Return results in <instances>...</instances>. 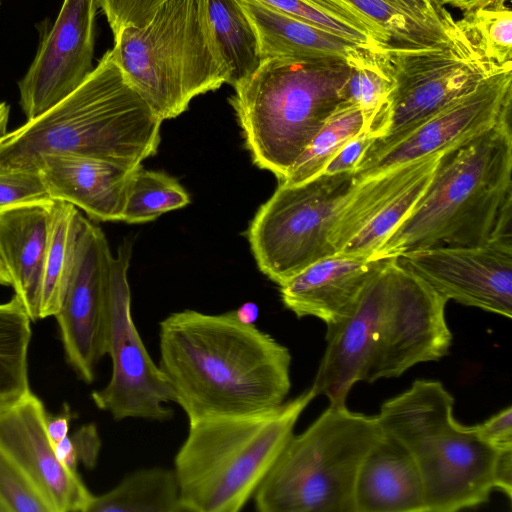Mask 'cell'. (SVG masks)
<instances>
[{
    "mask_svg": "<svg viewBox=\"0 0 512 512\" xmlns=\"http://www.w3.org/2000/svg\"><path fill=\"white\" fill-rule=\"evenodd\" d=\"M159 369L188 421L278 407L291 388V353L235 310L186 309L159 323Z\"/></svg>",
    "mask_w": 512,
    "mask_h": 512,
    "instance_id": "6da1fadb",
    "label": "cell"
},
{
    "mask_svg": "<svg viewBox=\"0 0 512 512\" xmlns=\"http://www.w3.org/2000/svg\"><path fill=\"white\" fill-rule=\"evenodd\" d=\"M510 116L442 151L425 193L372 258L512 236Z\"/></svg>",
    "mask_w": 512,
    "mask_h": 512,
    "instance_id": "7a4b0ae2",
    "label": "cell"
},
{
    "mask_svg": "<svg viewBox=\"0 0 512 512\" xmlns=\"http://www.w3.org/2000/svg\"><path fill=\"white\" fill-rule=\"evenodd\" d=\"M162 122L108 50L75 91L0 138V173L37 172L38 160L48 154L135 169L157 153Z\"/></svg>",
    "mask_w": 512,
    "mask_h": 512,
    "instance_id": "3957f363",
    "label": "cell"
},
{
    "mask_svg": "<svg viewBox=\"0 0 512 512\" xmlns=\"http://www.w3.org/2000/svg\"><path fill=\"white\" fill-rule=\"evenodd\" d=\"M315 397L308 389L269 410L189 422L173 468L185 512L242 510Z\"/></svg>",
    "mask_w": 512,
    "mask_h": 512,
    "instance_id": "277c9868",
    "label": "cell"
},
{
    "mask_svg": "<svg viewBox=\"0 0 512 512\" xmlns=\"http://www.w3.org/2000/svg\"><path fill=\"white\" fill-rule=\"evenodd\" d=\"M344 60L261 59L229 98L256 166L283 180L343 101Z\"/></svg>",
    "mask_w": 512,
    "mask_h": 512,
    "instance_id": "5b68a950",
    "label": "cell"
},
{
    "mask_svg": "<svg viewBox=\"0 0 512 512\" xmlns=\"http://www.w3.org/2000/svg\"><path fill=\"white\" fill-rule=\"evenodd\" d=\"M454 397L440 381L415 380L376 415L382 432L399 440L418 466L426 512H454L488 501L498 453L474 426L458 422Z\"/></svg>",
    "mask_w": 512,
    "mask_h": 512,
    "instance_id": "8992f818",
    "label": "cell"
},
{
    "mask_svg": "<svg viewBox=\"0 0 512 512\" xmlns=\"http://www.w3.org/2000/svg\"><path fill=\"white\" fill-rule=\"evenodd\" d=\"M111 50L128 83L163 121L229 84L206 0L165 1L147 24L123 28Z\"/></svg>",
    "mask_w": 512,
    "mask_h": 512,
    "instance_id": "52a82bcc",
    "label": "cell"
},
{
    "mask_svg": "<svg viewBox=\"0 0 512 512\" xmlns=\"http://www.w3.org/2000/svg\"><path fill=\"white\" fill-rule=\"evenodd\" d=\"M382 436L376 416L329 405L290 437L253 496L259 512H355L360 464Z\"/></svg>",
    "mask_w": 512,
    "mask_h": 512,
    "instance_id": "ba28073f",
    "label": "cell"
},
{
    "mask_svg": "<svg viewBox=\"0 0 512 512\" xmlns=\"http://www.w3.org/2000/svg\"><path fill=\"white\" fill-rule=\"evenodd\" d=\"M358 184L354 171L322 173L298 185L279 183L247 229L259 270L281 285L336 254L330 235Z\"/></svg>",
    "mask_w": 512,
    "mask_h": 512,
    "instance_id": "9c48e42d",
    "label": "cell"
},
{
    "mask_svg": "<svg viewBox=\"0 0 512 512\" xmlns=\"http://www.w3.org/2000/svg\"><path fill=\"white\" fill-rule=\"evenodd\" d=\"M388 54L394 87L365 129L375 139L359 162L396 142L486 78L512 71L479 57L456 25L451 39L445 43L422 47L390 45Z\"/></svg>",
    "mask_w": 512,
    "mask_h": 512,
    "instance_id": "30bf717a",
    "label": "cell"
},
{
    "mask_svg": "<svg viewBox=\"0 0 512 512\" xmlns=\"http://www.w3.org/2000/svg\"><path fill=\"white\" fill-rule=\"evenodd\" d=\"M131 244H122L110 265L107 299V355L112 362L109 382L91 398L114 420L129 418L163 422L173 417L167 407L170 389L148 353L133 321L128 268Z\"/></svg>",
    "mask_w": 512,
    "mask_h": 512,
    "instance_id": "8fae6325",
    "label": "cell"
},
{
    "mask_svg": "<svg viewBox=\"0 0 512 512\" xmlns=\"http://www.w3.org/2000/svg\"><path fill=\"white\" fill-rule=\"evenodd\" d=\"M447 301L395 258L391 296L364 381L398 377L419 363L445 357L452 343Z\"/></svg>",
    "mask_w": 512,
    "mask_h": 512,
    "instance_id": "7c38bea8",
    "label": "cell"
},
{
    "mask_svg": "<svg viewBox=\"0 0 512 512\" xmlns=\"http://www.w3.org/2000/svg\"><path fill=\"white\" fill-rule=\"evenodd\" d=\"M98 0H64L53 24L37 25L39 46L18 82L20 106L32 120L75 91L94 69Z\"/></svg>",
    "mask_w": 512,
    "mask_h": 512,
    "instance_id": "4fadbf2b",
    "label": "cell"
},
{
    "mask_svg": "<svg viewBox=\"0 0 512 512\" xmlns=\"http://www.w3.org/2000/svg\"><path fill=\"white\" fill-rule=\"evenodd\" d=\"M113 254L104 232L84 217L76 261L55 315L66 360L90 384L107 355V299Z\"/></svg>",
    "mask_w": 512,
    "mask_h": 512,
    "instance_id": "5bb4252c",
    "label": "cell"
},
{
    "mask_svg": "<svg viewBox=\"0 0 512 512\" xmlns=\"http://www.w3.org/2000/svg\"><path fill=\"white\" fill-rule=\"evenodd\" d=\"M395 258L447 300L512 317V236L481 246H436Z\"/></svg>",
    "mask_w": 512,
    "mask_h": 512,
    "instance_id": "9a60e30c",
    "label": "cell"
},
{
    "mask_svg": "<svg viewBox=\"0 0 512 512\" xmlns=\"http://www.w3.org/2000/svg\"><path fill=\"white\" fill-rule=\"evenodd\" d=\"M511 100L512 71L486 78L396 142L359 162L354 170L356 179L361 182L484 132L511 112Z\"/></svg>",
    "mask_w": 512,
    "mask_h": 512,
    "instance_id": "2e32d148",
    "label": "cell"
},
{
    "mask_svg": "<svg viewBox=\"0 0 512 512\" xmlns=\"http://www.w3.org/2000/svg\"><path fill=\"white\" fill-rule=\"evenodd\" d=\"M47 417L31 388L0 396V450L25 474L51 512H87L94 495L78 472L58 459Z\"/></svg>",
    "mask_w": 512,
    "mask_h": 512,
    "instance_id": "e0dca14e",
    "label": "cell"
},
{
    "mask_svg": "<svg viewBox=\"0 0 512 512\" xmlns=\"http://www.w3.org/2000/svg\"><path fill=\"white\" fill-rule=\"evenodd\" d=\"M394 260L386 259L346 316L326 325V348L310 389L331 406L345 405L351 388L364 381L391 296Z\"/></svg>",
    "mask_w": 512,
    "mask_h": 512,
    "instance_id": "ac0fdd59",
    "label": "cell"
},
{
    "mask_svg": "<svg viewBox=\"0 0 512 512\" xmlns=\"http://www.w3.org/2000/svg\"><path fill=\"white\" fill-rule=\"evenodd\" d=\"M386 259L336 253L318 260L279 285L282 303L298 318L335 323L352 310Z\"/></svg>",
    "mask_w": 512,
    "mask_h": 512,
    "instance_id": "d6986e66",
    "label": "cell"
},
{
    "mask_svg": "<svg viewBox=\"0 0 512 512\" xmlns=\"http://www.w3.org/2000/svg\"><path fill=\"white\" fill-rule=\"evenodd\" d=\"M138 168L91 157L48 154L38 160L35 169L52 200L69 203L93 220L115 222L122 221L128 188Z\"/></svg>",
    "mask_w": 512,
    "mask_h": 512,
    "instance_id": "ffe728a7",
    "label": "cell"
},
{
    "mask_svg": "<svg viewBox=\"0 0 512 512\" xmlns=\"http://www.w3.org/2000/svg\"><path fill=\"white\" fill-rule=\"evenodd\" d=\"M354 505L355 512H426L416 461L395 437L382 432L362 460Z\"/></svg>",
    "mask_w": 512,
    "mask_h": 512,
    "instance_id": "44dd1931",
    "label": "cell"
},
{
    "mask_svg": "<svg viewBox=\"0 0 512 512\" xmlns=\"http://www.w3.org/2000/svg\"><path fill=\"white\" fill-rule=\"evenodd\" d=\"M51 202L0 211V258L32 322L38 320Z\"/></svg>",
    "mask_w": 512,
    "mask_h": 512,
    "instance_id": "7402d4cb",
    "label": "cell"
},
{
    "mask_svg": "<svg viewBox=\"0 0 512 512\" xmlns=\"http://www.w3.org/2000/svg\"><path fill=\"white\" fill-rule=\"evenodd\" d=\"M249 19L260 58L346 60L360 46L256 0H238ZM363 48V47H362Z\"/></svg>",
    "mask_w": 512,
    "mask_h": 512,
    "instance_id": "603a6c76",
    "label": "cell"
},
{
    "mask_svg": "<svg viewBox=\"0 0 512 512\" xmlns=\"http://www.w3.org/2000/svg\"><path fill=\"white\" fill-rule=\"evenodd\" d=\"M304 1L336 19L368 32L387 46L422 47L450 40V36L416 23L387 0Z\"/></svg>",
    "mask_w": 512,
    "mask_h": 512,
    "instance_id": "cb8c5ba5",
    "label": "cell"
},
{
    "mask_svg": "<svg viewBox=\"0 0 512 512\" xmlns=\"http://www.w3.org/2000/svg\"><path fill=\"white\" fill-rule=\"evenodd\" d=\"M442 151L359 182L343 206L330 235L338 253L409 183L437 164Z\"/></svg>",
    "mask_w": 512,
    "mask_h": 512,
    "instance_id": "d4e9b609",
    "label": "cell"
},
{
    "mask_svg": "<svg viewBox=\"0 0 512 512\" xmlns=\"http://www.w3.org/2000/svg\"><path fill=\"white\" fill-rule=\"evenodd\" d=\"M83 219L75 206L52 200L38 319L55 316L61 307L74 269Z\"/></svg>",
    "mask_w": 512,
    "mask_h": 512,
    "instance_id": "484cf974",
    "label": "cell"
},
{
    "mask_svg": "<svg viewBox=\"0 0 512 512\" xmlns=\"http://www.w3.org/2000/svg\"><path fill=\"white\" fill-rule=\"evenodd\" d=\"M87 512H185L174 469L152 467L127 475L114 488L93 496Z\"/></svg>",
    "mask_w": 512,
    "mask_h": 512,
    "instance_id": "4316f807",
    "label": "cell"
},
{
    "mask_svg": "<svg viewBox=\"0 0 512 512\" xmlns=\"http://www.w3.org/2000/svg\"><path fill=\"white\" fill-rule=\"evenodd\" d=\"M209 19L230 71L232 86L260 63L255 31L238 0H206Z\"/></svg>",
    "mask_w": 512,
    "mask_h": 512,
    "instance_id": "83f0119b",
    "label": "cell"
},
{
    "mask_svg": "<svg viewBox=\"0 0 512 512\" xmlns=\"http://www.w3.org/2000/svg\"><path fill=\"white\" fill-rule=\"evenodd\" d=\"M388 48L359 47L345 60L348 75L341 90L342 100L362 110L365 129L382 109L394 87Z\"/></svg>",
    "mask_w": 512,
    "mask_h": 512,
    "instance_id": "f1b7e54d",
    "label": "cell"
},
{
    "mask_svg": "<svg viewBox=\"0 0 512 512\" xmlns=\"http://www.w3.org/2000/svg\"><path fill=\"white\" fill-rule=\"evenodd\" d=\"M363 130L365 118L362 110L342 101L279 183L298 185L322 174L334 155Z\"/></svg>",
    "mask_w": 512,
    "mask_h": 512,
    "instance_id": "f546056e",
    "label": "cell"
},
{
    "mask_svg": "<svg viewBox=\"0 0 512 512\" xmlns=\"http://www.w3.org/2000/svg\"><path fill=\"white\" fill-rule=\"evenodd\" d=\"M31 318L14 294L0 303V396H14L30 389L28 350Z\"/></svg>",
    "mask_w": 512,
    "mask_h": 512,
    "instance_id": "4dcf8cb0",
    "label": "cell"
},
{
    "mask_svg": "<svg viewBox=\"0 0 512 512\" xmlns=\"http://www.w3.org/2000/svg\"><path fill=\"white\" fill-rule=\"evenodd\" d=\"M455 25L479 57L512 70V11L506 2H492L463 12Z\"/></svg>",
    "mask_w": 512,
    "mask_h": 512,
    "instance_id": "1f68e13d",
    "label": "cell"
},
{
    "mask_svg": "<svg viewBox=\"0 0 512 512\" xmlns=\"http://www.w3.org/2000/svg\"><path fill=\"white\" fill-rule=\"evenodd\" d=\"M189 202V194L175 178L140 166L128 188L122 221L129 224L150 222Z\"/></svg>",
    "mask_w": 512,
    "mask_h": 512,
    "instance_id": "d6a6232c",
    "label": "cell"
},
{
    "mask_svg": "<svg viewBox=\"0 0 512 512\" xmlns=\"http://www.w3.org/2000/svg\"><path fill=\"white\" fill-rule=\"evenodd\" d=\"M436 166L437 164L402 189L337 254L372 258L382 242L408 216L425 193Z\"/></svg>",
    "mask_w": 512,
    "mask_h": 512,
    "instance_id": "836d02e7",
    "label": "cell"
},
{
    "mask_svg": "<svg viewBox=\"0 0 512 512\" xmlns=\"http://www.w3.org/2000/svg\"><path fill=\"white\" fill-rule=\"evenodd\" d=\"M270 8L291 15L344 37L363 48L382 49V44L368 32L317 9L304 0H256Z\"/></svg>",
    "mask_w": 512,
    "mask_h": 512,
    "instance_id": "e575fe53",
    "label": "cell"
},
{
    "mask_svg": "<svg viewBox=\"0 0 512 512\" xmlns=\"http://www.w3.org/2000/svg\"><path fill=\"white\" fill-rule=\"evenodd\" d=\"M0 504L4 512H51L25 474L1 450Z\"/></svg>",
    "mask_w": 512,
    "mask_h": 512,
    "instance_id": "d590c367",
    "label": "cell"
},
{
    "mask_svg": "<svg viewBox=\"0 0 512 512\" xmlns=\"http://www.w3.org/2000/svg\"><path fill=\"white\" fill-rule=\"evenodd\" d=\"M52 201L38 172L0 173V211Z\"/></svg>",
    "mask_w": 512,
    "mask_h": 512,
    "instance_id": "8d00e7d4",
    "label": "cell"
},
{
    "mask_svg": "<svg viewBox=\"0 0 512 512\" xmlns=\"http://www.w3.org/2000/svg\"><path fill=\"white\" fill-rule=\"evenodd\" d=\"M113 37L125 27L147 24L167 0H98Z\"/></svg>",
    "mask_w": 512,
    "mask_h": 512,
    "instance_id": "74e56055",
    "label": "cell"
},
{
    "mask_svg": "<svg viewBox=\"0 0 512 512\" xmlns=\"http://www.w3.org/2000/svg\"><path fill=\"white\" fill-rule=\"evenodd\" d=\"M400 8L412 20L435 32L449 36L454 18L445 7H438L434 0H387Z\"/></svg>",
    "mask_w": 512,
    "mask_h": 512,
    "instance_id": "f35d334b",
    "label": "cell"
},
{
    "mask_svg": "<svg viewBox=\"0 0 512 512\" xmlns=\"http://www.w3.org/2000/svg\"><path fill=\"white\" fill-rule=\"evenodd\" d=\"M473 426L480 438L495 449H512L511 406L502 409L482 423Z\"/></svg>",
    "mask_w": 512,
    "mask_h": 512,
    "instance_id": "ab89813d",
    "label": "cell"
},
{
    "mask_svg": "<svg viewBox=\"0 0 512 512\" xmlns=\"http://www.w3.org/2000/svg\"><path fill=\"white\" fill-rule=\"evenodd\" d=\"M375 137L367 130H363L350 139L327 163L323 170L326 174H335L354 171L365 151L372 144Z\"/></svg>",
    "mask_w": 512,
    "mask_h": 512,
    "instance_id": "60d3db41",
    "label": "cell"
},
{
    "mask_svg": "<svg viewBox=\"0 0 512 512\" xmlns=\"http://www.w3.org/2000/svg\"><path fill=\"white\" fill-rule=\"evenodd\" d=\"M78 459L86 466L95 464L99 451V438L94 426H85L72 437Z\"/></svg>",
    "mask_w": 512,
    "mask_h": 512,
    "instance_id": "b9f144b4",
    "label": "cell"
},
{
    "mask_svg": "<svg viewBox=\"0 0 512 512\" xmlns=\"http://www.w3.org/2000/svg\"><path fill=\"white\" fill-rule=\"evenodd\" d=\"M512 499V449L500 450L494 468V490Z\"/></svg>",
    "mask_w": 512,
    "mask_h": 512,
    "instance_id": "7bdbcfd3",
    "label": "cell"
},
{
    "mask_svg": "<svg viewBox=\"0 0 512 512\" xmlns=\"http://www.w3.org/2000/svg\"><path fill=\"white\" fill-rule=\"evenodd\" d=\"M72 413L69 407L65 406L63 411L56 417H47V431L53 444L60 442L68 435L69 423Z\"/></svg>",
    "mask_w": 512,
    "mask_h": 512,
    "instance_id": "ee69618b",
    "label": "cell"
},
{
    "mask_svg": "<svg viewBox=\"0 0 512 512\" xmlns=\"http://www.w3.org/2000/svg\"><path fill=\"white\" fill-rule=\"evenodd\" d=\"M54 449L60 462L71 471L77 472L79 459L72 437L67 435L60 442L54 444Z\"/></svg>",
    "mask_w": 512,
    "mask_h": 512,
    "instance_id": "f6af8a7d",
    "label": "cell"
},
{
    "mask_svg": "<svg viewBox=\"0 0 512 512\" xmlns=\"http://www.w3.org/2000/svg\"><path fill=\"white\" fill-rule=\"evenodd\" d=\"M436 5L440 8L451 6L462 10L463 12L472 10L477 7L487 5L492 2H509L510 0H434Z\"/></svg>",
    "mask_w": 512,
    "mask_h": 512,
    "instance_id": "bcb514c9",
    "label": "cell"
},
{
    "mask_svg": "<svg viewBox=\"0 0 512 512\" xmlns=\"http://www.w3.org/2000/svg\"><path fill=\"white\" fill-rule=\"evenodd\" d=\"M239 319L246 323H254L258 315V308L254 303H245L235 310Z\"/></svg>",
    "mask_w": 512,
    "mask_h": 512,
    "instance_id": "7dc6e473",
    "label": "cell"
},
{
    "mask_svg": "<svg viewBox=\"0 0 512 512\" xmlns=\"http://www.w3.org/2000/svg\"><path fill=\"white\" fill-rule=\"evenodd\" d=\"M10 106L6 102H0V138L7 132Z\"/></svg>",
    "mask_w": 512,
    "mask_h": 512,
    "instance_id": "c3c4849f",
    "label": "cell"
},
{
    "mask_svg": "<svg viewBox=\"0 0 512 512\" xmlns=\"http://www.w3.org/2000/svg\"><path fill=\"white\" fill-rule=\"evenodd\" d=\"M11 284L9 273L0 258V286H11Z\"/></svg>",
    "mask_w": 512,
    "mask_h": 512,
    "instance_id": "681fc988",
    "label": "cell"
},
{
    "mask_svg": "<svg viewBox=\"0 0 512 512\" xmlns=\"http://www.w3.org/2000/svg\"><path fill=\"white\" fill-rule=\"evenodd\" d=\"M0 512H4V509H3V507L1 506V504H0Z\"/></svg>",
    "mask_w": 512,
    "mask_h": 512,
    "instance_id": "f907efd6",
    "label": "cell"
}]
</instances>
